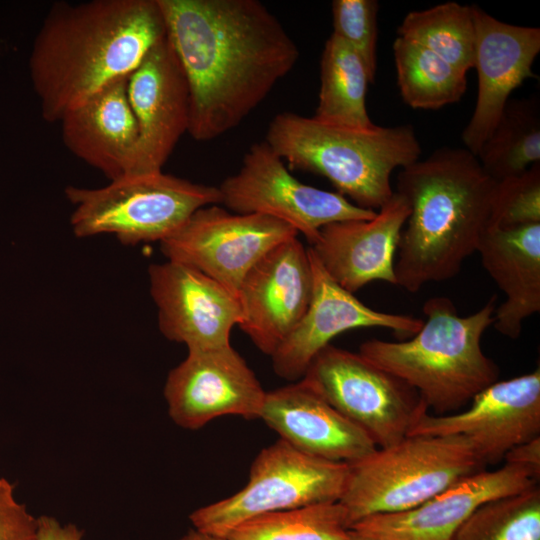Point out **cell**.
Returning a JSON list of instances; mask_svg holds the SVG:
<instances>
[{
	"label": "cell",
	"instance_id": "obj_1",
	"mask_svg": "<svg viewBox=\"0 0 540 540\" xmlns=\"http://www.w3.org/2000/svg\"><path fill=\"white\" fill-rule=\"evenodd\" d=\"M184 73L188 133L210 141L237 127L295 66L299 49L257 0H157Z\"/></svg>",
	"mask_w": 540,
	"mask_h": 540
},
{
	"label": "cell",
	"instance_id": "obj_2",
	"mask_svg": "<svg viewBox=\"0 0 540 540\" xmlns=\"http://www.w3.org/2000/svg\"><path fill=\"white\" fill-rule=\"evenodd\" d=\"M165 37L157 0L54 3L29 57L42 118L59 122L108 84L128 77Z\"/></svg>",
	"mask_w": 540,
	"mask_h": 540
},
{
	"label": "cell",
	"instance_id": "obj_3",
	"mask_svg": "<svg viewBox=\"0 0 540 540\" xmlns=\"http://www.w3.org/2000/svg\"><path fill=\"white\" fill-rule=\"evenodd\" d=\"M497 182L466 148L442 147L397 175L409 207L394 264L396 285L410 293L453 278L488 228Z\"/></svg>",
	"mask_w": 540,
	"mask_h": 540
},
{
	"label": "cell",
	"instance_id": "obj_4",
	"mask_svg": "<svg viewBox=\"0 0 540 540\" xmlns=\"http://www.w3.org/2000/svg\"><path fill=\"white\" fill-rule=\"evenodd\" d=\"M496 299L461 316L450 298H429L423 305L426 319L408 340H366L358 353L415 389L434 415H446L498 381L499 369L481 347Z\"/></svg>",
	"mask_w": 540,
	"mask_h": 540
},
{
	"label": "cell",
	"instance_id": "obj_5",
	"mask_svg": "<svg viewBox=\"0 0 540 540\" xmlns=\"http://www.w3.org/2000/svg\"><path fill=\"white\" fill-rule=\"evenodd\" d=\"M265 142L290 169L324 176L337 193L373 211L394 193L392 172L421 155L411 125L353 129L292 112L279 113L271 120Z\"/></svg>",
	"mask_w": 540,
	"mask_h": 540
},
{
	"label": "cell",
	"instance_id": "obj_6",
	"mask_svg": "<svg viewBox=\"0 0 540 540\" xmlns=\"http://www.w3.org/2000/svg\"><path fill=\"white\" fill-rule=\"evenodd\" d=\"M484 467L464 436H406L349 464L338 502L351 529L369 516L414 508Z\"/></svg>",
	"mask_w": 540,
	"mask_h": 540
},
{
	"label": "cell",
	"instance_id": "obj_7",
	"mask_svg": "<svg viewBox=\"0 0 540 540\" xmlns=\"http://www.w3.org/2000/svg\"><path fill=\"white\" fill-rule=\"evenodd\" d=\"M77 237L112 234L125 245L161 242L196 210L220 204L218 187L194 183L163 171L127 175L99 188L67 186Z\"/></svg>",
	"mask_w": 540,
	"mask_h": 540
},
{
	"label": "cell",
	"instance_id": "obj_8",
	"mask_svg": "<svg viewBox=\"0 0 540 540\" xmlns=\"http://www.w3.org/2000/svg\"><path fill=\"white\" fill-rule=\"evenodd\" d=\"M349 464L302 453L279 439L254 459L248 483L237 493L193 511V528L226 537L238 524L261 514L337 502Z\"/></svg>",
	"mask_w": 540,
	"mask_h": 540
},
{
	"label": "cell",
	"instance_id": "obj_9",
	"mask_svg": "<svg viewBox=\"0 0 540 540\" xmlns=\"http://www.w3.org/2000/svg\"><path fill=\"white\" fill-rule=\"evenodd\" d=\"M333 408L363 430L377 448L405 438L428 411L418 392L359 353L332 344L302 377Z\"/></svg>",
	"mask_w": 540,
	"mask_h": 540
},
{
	"label": "cell",
	"instance_id": "obj_10",
	"mask_svg": "<svg viewBox=\"0 0 540 540\" xmlns=\"http://www.w3.org/2000/svg\"><path fill=\"white\" fill-rule=\"evenodd\" d=\"M218 189L220 204L228 210L283 221L303 234L310 246L326 225L371 219L376 214L337 192L302 183L265 141L249 148L239 171L227 177Z\"/></svg>",
	"mask_w": 540,
	"mask_h": 540
},
{
	"label": "cell",
	"instance_id": "obj_11",
	"mask_svg": "<svg viewBox=\"0 0 540 540\" xmlns=\"http://www.w3.org/2000/svg\"><path fill=\"white\" fill-rule=\"evenodd\" d=\"M297 236L283 221L213 204L196 210L160 242V248L167 260L204 273L237 296L253 265L278 244Z\"/></svg>",
	"mask_w": 540,
	"mask_h": 540
},
{
	"label": "cell",
	"instance_id": "obj_12",
	"mask_svg": "<svg viewBox=\"0 0 540 540\" xmlns=\"http://www.w3.org/2000/svg\"><path fill=\"white\" fill-rule=\"evenodd\" d=\"M266 392L231 344L189 350L164 386L170 418L188 430L221 416L260 418Z\"/></svg>",
	"mask_w": 540,
	"mask_h": 540
},
{
	"label": "cell",
	"instance_id": "obj_13",
	"mask_svg": "<svg viewBox=\"0 0 540 540\" xmlns=\"http://www.w3.org/2000/svg\"><path fill=\"white\" fill-rule=\"evenodd\" d=\"M540 434V369L496 381L472 400L469 408L446 415L425 412L407 436L461 435L486 466Z\"/></svg>",
	"mask_w": 540,
	"mask_h": 540
},
{
	"label": "cell",
	"instance_id": "obj_14",
	"mask_svg": "<svg viewBox=\"0 0 540 540\" xmlns=\"http://www.w3.org/2000/svg\"><path fill=\"white\" fill-rule=\"evenodd\" d=\"M312 287L308 249L297 237L283 241L253 265L239 286L240 328L271 357L306 312Z\"/></svg>",
	"mask_w": 540,
	"mask_h": 540
},
{
	"label": "cell",
	"instance_id": "obj_15",
	"mask_svg": "<svg viewBox=\"0 0 540 540\" xmlns=\"http://www.w3.org/2000/svg\"><path fill=\"white\" fill-rule=\"evenodd\" d=\"M126 88L138 129L129 175L161 172L188 132L190 112L187 82L167 37L127 77Z\"/></svg>",
	"mask_w": 540,
	"mask_h": 540
},
{
	"label": "cell",
	"instance_id": "obj_16",
	"mask_svg": "<svg viewBox=\"0 0 540 540\" xmlns=\"http://www.w3.org/2000/svg\"><path fill=\"white\" fill-rule=\"evenodd\" d=\"M150 293L158 325L169 340L189 350L230 344L242 322L238 297L225 286L187 265L167 260L149 267Z\"/></svg>",
	"mask_w": 540,
	"mask_h": 540
},
{
	"label": "cell",
	"instance_id": "obj_17",
	"mask_svg": "<svg viewBox=\"0 0 540 540\" xmlns=\"http://www.w3.org/2000/svg\"><path fill=\"white\" fill-rule=\"evenodd\" d=\"M313 287L309 306L295 328L272 354L275 373L300 380L314 357L337 335L355 328L382 327L405 338L417 333L423 319L374 310L338 285L308 248Z\"/></svg>",
	"mask_w": 540,
	"mask_h": 540
},
{
	"label": "cell",
	"instance_id": "obj_18",
	"mask_svg": "<svg viewBox=\"0 0 540 540\" xmlns=\"http://www.w3.org/2000/svg\"><path fill=\"white\" fill-rule=\"evenodd\" d=\"M472 10L478 91L462 141L476 155L496 126L510 94L524 80L535 77L532 65L540 52V29L502 22L477 5H472Z\"/></svg>",
	"mask_w": 540,
	"mask_h": 540
},
{
	"label": "cell",
	"instance_id": "obj_19",
	"mask_svg": "<svg viewBox=\"0 0 540 540\" xmlns=\"http://www.w3.org/2000/svg\"><path fill=\"white\" fill-rule=\"evenodd\" d=\"M536 481L527 469L504 463L495 470L477 471L414 508L372 515L351 529L373 540H452L479 506L524 491Z\"/></svg>",
	"mask_w": 540,
	"mask_h": 540
},
{
	"label": "cell",
	"instance_id": "obj_20",
	"mask_svg": "<svg viewBox=\"0 0 540 540\" xmlns=\"http://www.w3.org/2000/svg\"><path fill=\"white\" fill-rule=\"evenodd\" d=\"M409 213L406 199L394 191L373 218L322 227L310 248L328 275L352 294L373 281L396 285L395 255Z\"/></svg>",
	"mask_w": 540,
	"mask_h": 540
},
{
	"label": "cell",
	"instance_id": "obj_21",
	"mask_svg": "<svg viewBox=\"0 0 540 540\" xmlns=\"http://www.w3.org/2000/svg\"><path fill=\"white\" fill-rule=\"evenodd\" d=\"M260 419L281 440L316 458L351 464L377 449L363 430L302 378L266 392Z\"/></svg>",
	"mask_w": 540,
	"mask_h": 540
},
{
	"label": "cell",
	"instance_id": "obj_22",
	"mask_svg": "<svg viewBox=\"0 0 540 540\" xmlns=\"http://www.w3.org/2000/svg\"><path fill=\"white\" fill-rule=\"evenodd\" d=\"M126 85L127 77L108 84L59 121L65 147L110 181L129 175L138 139Z\"/></svg>",
	"mask_w": 540,
	"mask_h": 540
},
{
	"label": "cell",
	"instance_id": "obj_23",
	"mask_svg": "<svg viewBox=\"0 0 540 540\" xmlns=\"http://www.w3.org/2000/svg\"><path fill=\"white\" fill-rule=\"evenodd\" d=\"M476 252L506 296L495 308L492 325L517 339L524 321L540 311V223L487 229Z\"/></svg>",
	"mask_w": 540,
	"mask_h": 540
},
{
	"label": "cell",
	"instance_id": "obj_24",
	"mask_svg": "<svg viewBox=\"0 0 540 540\" xmlns=\"http://www.w3.org/2000/svg\"><path fill=\"white\" fill-rule=\"evenodd\" d=\"M367 70L357 53L331 34L320 62L318 105L312 116L319 122L353 129L376 126L366 106Z\"/></svg>",
	"mask_w": 540,
	"mask_h": 540
},
{
	"label": "cell",
	"instance_id": "obj_25",
	"mask_svg": "<svg viewBox=\"0 0 540 540\" xmlns=\"http://www.w3.org/2000/svg\"><path fill=\"white\" fill-rule=\"evenodd\" d=\"M476 157L496 182L518 175L540 162L538 100L509 99Z\"/></svg>",
	"mask_w": 540,
	"mask_h": 540
},
{
	"label": "cell",
	"instance_id": "obj_26",
	"mask_svg": "<svg viewBox=\"0 0 540 540\" xmlns=\"http://www.w3.org/2000/svg\"><path fill=\"white\" fill-rule=\"evenodd\" d=\"M392 48L400 95L413 109H440L465 94L466 73L432 51L400 36Z\"/></svg>",
	"mask_w": 540,
	"mask_h": 540
},
{
	"label": "cell",
	"instance_id": "obj_27",
	"mask_svg": "<svg viewBox=\"0 0 540 540\" xmlns=\"http://www.w3.org/2000/svg\"><path fill=\"white\" fill-rule=\"evenodd\" d=\"M398 34L427 48L464 73L474 67L472 5L445 2L429 9L411 11L398 27Z\"/></svg>",
	"mask_w": 540,
	"mask_h": 540
},
{
	"label": "cell",
	"instance_id": "obj_28",
	"mask_svg": "<svg viewBox=\"0 0 540 540\" xmlns=\"http://www.w3.org/2000/svg\"><path fill=\"white\" fill-rule=\"evenodd\" d=\"M352 530L337 502L258 515L234 527L228 540H350Z\"/></svg>",
	"mask_w": 540,
	"mask_h": 540
},
{
	"label": "cell",
	"instance_id": "obj_29",
	"mask_svg": "<svg viewBox=\"0 0 540 540\" xmlns=\"http://www.w3.org/2000/svg\"><path fill=\"white\" fill-rule=\"evenodd\" d=\"M452 540H540V489L490 500L457 529Z\"/></svg>",
	"mask_w": 540,
	"mask_h": 540
},
{
	"label": "cell",
	"instance_id": "obj_30",
	"mask_svg": "<svg viewBox=\"0 0 540 540\" xmlns=\"http://www.w3.org/2000/svg\"><path fill=\"white\" fill-rule=\"evenodd\" d=\"M540 223V162L497 182L487 229Z\"/></svg>",
	"mask_w": 540,
	"mask_h": 540
},
{
	"label": "cell",
	"instance_id": "obj_31",
	"mask_svg": "<svg viewBox=\"0 0 540 540\" xmlns=\"http://www.w3.org/2000/svg\"><path fill=\"white\" fill-rule=\"evenodd\" d=\"M378 10L376 0H334L333 35L361 58L373 83L377 71Z\"/></svg>",
	"mask_w": 540,
	"mask_h": 540
},
{
	"label": "cell",
	"instance_id": "obj_32",
	"mask_svg": "<svg viewBox=\"0 0 540 540\" xmlns=\"http://www.w3.org/2000/svg\"><path fill=\"white\" fill-rule=\"evenodd\" d=\"M0 540H38L37 518L18 502L14 485L0 477Z\"/></svg>",
	"mask_w": 540,
	"mask_h": 540
},
{
	"label": "cell",
	"instance_id": "obj_33",
	"mask_svg": "<svg viewBox=\"0 0 540 540\" xmlns=\"http://www.w3.org/2000/svg\"><path fill=\"white\" fill-rule=\"evenodd\" d=\"M504 462L523 467L538 480L540 474V436L515 446L504 456Z\"/></svg>",
	"mask_w": 540,
	"mask_h": 540
},
{
	"label": "cell",
	"instance_id": "obj_34",
	"mask_svg": "<svg viewBox=\"0 0 540 540\" xmlns=\"http://www.w3.org/2000/svg\"><path fill=\"white\" fill-rule=\"evenodd\" d=\"M38 540H82L83 530L75 524H61L49 515L37 517Z\"/></svg>",
	"mask_w": 540,
	"mask_h": 540
},
{
	"label": "cell",
	"instance_id": "obj_35",
	"mask_svg": "<svg viewBox=\"0 0 540 540\" xmlns=\"http://www.w3.org/2000/svg\"><path fill=\"white\" fill-rule=\"evenodd\" d=\"M178 540H228V538L191 528Z\"/></svg>",
	"mask_w": 540,
	"mask_h": 540
},
{
	"label": "cell",
	"instance_id": "obj_36",
	"mask_svg": "<svg viewBox=\"0 0 540 540\" xmlns=\"http://www.w3.org/2000/svg\"><path fill=\"white\" fill-rule=\"evenodd\" d=\"M350 540H373V539L352 530V536Z\"/></svg>",
	"mask_w": 540,
	"mask_h": 540
}]
</instances>
